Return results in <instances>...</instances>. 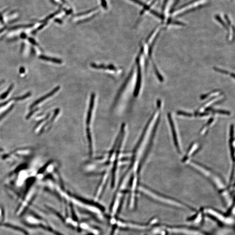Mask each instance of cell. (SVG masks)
<instances>
[{"label":"cell","mask_w":235,"mask_h":235,"mask_svg":"<svg viewBox=\"0 0 235 235\" xmlns=\"http://www.w3.org/2000/svg\"><path fill=\"white\" fill-rule=\"evenodd\" d=\"M127 132V127L125 124H123L115 142L110 150L104 155L95 158L88 163L89 169L92 172V174H101L102 180L97 188L94 198L100 200L103 195L105 186L111 178V187H115L117 180L119 166L122 160H125L123 156V148L125 144Z\"/></svg>","instance_id":"obj_1"},{"label":"cell","mask_w":235,"mask_h":235,"mask_svg":"<svg viewBox=\"0 0 235 235\" xmlns=\"http://www.w3.org/2000/svg\"><path fill=\"white\" fill-rule=\"evenodd\" d=\"M138 191L150 200L162 205L178 209L185 210L192 209V208L185 203L173 198L160 194L159 193L149 189L146 186L143 185L139 186Z\"/></svg>","instance_id":"obj_2"},{"label":"cell","mask_w":235,"mask_h":235,"mask_svg":"<svg viewBox=\"0 0 235 235\" xmlns=\"http://www.w3.org/2000/svg\"><path fill=\"white\" fill-rule=\"evenodd\" d=\"M110 221V224L115 226L119 230L137 231L150 230L157 223V221L156 219H152L147 224H141L119 220L116 217L111 218Z\"/></svg>","instance_id":"obj_3"},{"label":"cell","mask_w":235,"mask_h":235,"mask_svg":"<svg viewBox=\"0 0 235 235\" xmlns=\"http://www.w3.org/2000/svg\"><path fill=\"white\" fill-rule=\"evenodd\" d=\"M203 209L205 215L208 216L220 225L226 227H232L234 225V218L233 216L227 215L212 208H205Z\"/></svg>","instance_id":"obj_4"},{"label":"cell","mask_w":235,"mask_h":235,"mask_svg":"<svg viewBox=\"0 0 235 235\" xmlns=\"http://www.w3.org/2000/svg\"><path fill=\"white\" fill-rule=\"evenodd\" d=\"M164 226L168 235H208L193 228L165 225Z\"/></svg>","instance_id":"obj_5"},{"label":"cell","mask_w":235,"mask_h":235,"mask_svg":"<svg viewBox=\"0 0 235 235\" xmlns=\"http://www.w3.org/2000/svg\"><path fill=\"white\" fill-rule=\"evenodd\" d=\"M205 215L203 209H200L197 212L195 215L193 216L188 220V222L193 225H200L202 223L203 217Z\"/></svg>","instance_id":"obj_6"},{"label":"cell","mask_w":235,"mask_h":235,"mask_svg":"<svg viewBox=\"0 0 235 235\" xmlns=\"http://www.w3.org/2000/svg\"><path fill=\"white\" fill-rule=\"evenodd\" d=\"M139 61H140V60L138 59L137 61L138 65L137 79L136 84L135 90L134 91V95L136 97L137 96L138 94H139V91H140V85H141V69Z\"/></svg>","instance_id":"obj_7"},{"label":"cell","mask_w":235,"mask_h":235,"mask_svg":"<svg viewBox=\"0 0 235 235\" xmlns=\"http://www.w3.org/2000/svg\"><path fill=\"white\" fill-rule=\"evenodd\" d=\"M60 88V86H57V87H56L52 91H51V92H49V93L45 95H44V96L42 97V98H40L39 99L37 100L35 103L33 104L32 107H33L34 106H35V105H37V104H39V103H41V102H43V101H44V100L46 99H48V98L51 97V96L53 95L54 94H55L56 92H57L59 90Z\"/></svg>","instance_id":"obj_8"},{"label":"cell","mask_w":235,"mask_h":235,"mask_svg":"<svg viewBox=\"0 0 235 235\" xmlns=\"http://www.w3.org/2000/svg\"><path fill=\"white\" fill-rule=\"evenodd\" d=\"M39 58L41 59L48 61V62H52V63H57V64H61V63H63L62 60L59 59L49 57L46 56L45 55H40Z\"/></svg>","instance_id":"obj_9"},{"label":"cell","mask_w":235,"mask_h":235,"mask_svg":"<svg viewBox=\"0 0 235 235\" xmlns=\"http://www.w3.org/2000/svg\"><path fill=\"white\" fill-rule=\"evenodd\" d=\"M91 66L93 68H102V69H109V70H112L114 71L116 70V68L113 66V65H110L108 66H105L103 65H96L95 64H91Z\"/></svg>","instance_id":"obj_10"},{"label":"cell","mask_w":235,"mask_h":235,"mask_svg":"<svg viewBox=\"0 0 235 235\" xmlns=\"http://www.w3.org/2000/svg\"><path fill=\"white\" fill-rule=\"evenodd\" d=\"M13 87H14V85L13 84H12V85H10V87H9V88H8V90H7V91H6V92H5V93H4V94H3L1 96V97H0V99H5V98H6V97H7V96L8 95V94H9V93H10V91H11V90H12V89H13Z\"/></svg>","instance_id":"obj_11"},{"label":"cell","mask_w":235,"mask_h":235,"mask_svg":"<svg viewBox=\"0 0 235 235\" xmlns=\"http://www.w3.org/2000/svg\"><path fill=\"white\" fill-rule=\"evenodd\" d=\"M31 93L30 92H28L25 95L19 97H17L14 99L16 100V101H19V100H22L25 99L26 98L29 97L31 95Z\"/></svg>","instance_id":"obj_12"},{"label":"cell","mask_w":235,"mask_h":235,"mask_svg":"<svg viewBox=\"0 0 235 235\" xmlns=\"http://www.w3.org/2000/svg\"><path fill=\"white\" fill-rule=\"evenodd\" d=\"M112 228L110 235H118L119 229L115 225H112Z\"/></svg>","instance_id":"obj_13"},{"label":"cell","mask_w":235,"mask_h":235,"mask_svg":"<svg viewBox=\"0 0 235 235\" xmlns=\"http://www.w3.org/2000/svg\"><path fill=\"white\" fill-rule=\"evenodd\" d=\"M215 70L218 71V72L222 73L225 74H229V73L226 71L222 70V69H219V68H215Z\"/></svg>","instance_id":"obj_14"},{"label":"cell","mask_w":235,"mask_h":235,"mask_svg":"<svg viewBox=\"0 0 235 235\" xmlns=\"http://www.w3.org/2000/svg\"><path fill=\"white\" fill-rule=\"evenodd\" d=\"M28 41H29V42H30V43H31V44H32V45H36V46H38V43L36 42V41L33 38H28Z\"/></svg>","instance_id":"obj_15"},{"label":"cell","mask_w":235,"mask_h":235,"mask_svg":"<svg viewBox=\"0 0 235 235\" xmlns=\"http://www.w3.org/2000/svg\"><path fill=\"white\" fill-rule=\"evenodd\" d=\"M21 38L23 39H25L27 38V35L25 33H22L21 34Z\"/></svg>","instance_id":"obj_16"},{"label":"cell","mask_w":235,"mask_h":235,"mask_svg":"<svg viewBox=\"0 0 235 235\" xmlns=\"http://www.w3.org/2000/svg\"><path fill=\"white\" fill-rule=\"evenodd\" d=\"M25 72V69L24 68H23V67H22V68H20V72L21 73H24Z\"/></svg>","instance_id":"obj_17"},{"label":"cell","mask_w":235,"mask_h":235,"mask_svg":"<svg viewBox=\"0 0 235 235\" xmlns=\"http://www.w3.org/2000/svg\"></svg>","instance_id":"obj_18"}]
</instances>
